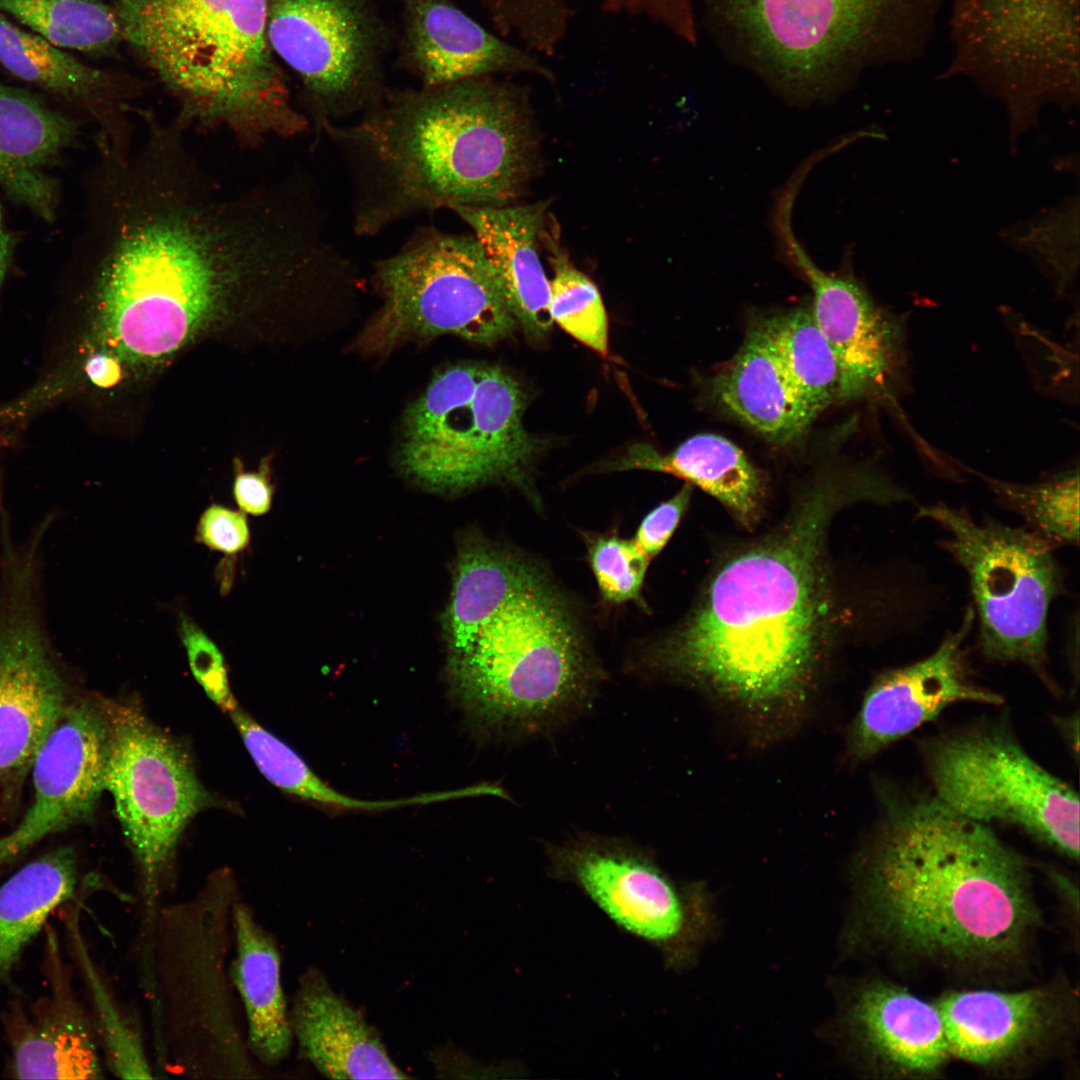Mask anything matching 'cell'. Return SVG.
<instances>
[{"mask_svg": "<svg viewBox=\"0 0 1080 1080\" xmlns=\"http://www.w3.org/2000/svg\"><path fill=\"white\" fill-rule=\"evenodd\" d=\"M884 800L853 863L848 944L903 982L1009 988L1039 980L1045 919L1025 858L934 795Z\"/></svg>", "mask_w": 1080, "mask_h": 1080, "instance_id": "1", "label": "cell"}, {"mask_svg": "<svg viewBox=\"0 0 1080 1080\" xmlns=\"http://www.w3.org/2000/svg\"><path fill=\"white\" fill-rule=\"evenodd\" d=\"M852 500L845 477L816 486L776 535L723 564L650 654L652 667L702 692L759 745L791 736L814 706L829 600L824 532Z\"/></svg>", "mask_w": 1080, "mask_h": 1080, "instance_id": "2", "label": "cell"}, {"mask_svg": "<svg viewBox=\"0 0 1080 1080\" xmlns=\"http://www.w3.org/2000/svg\"><path fill=\"white\" fill-rule=\"evenodd\" d=\"M321 135L348 174L362 237L443 208L509 205L532 163L525 97L495 76L388 89L359 121L327 124Z\"/></svg>", "mask_w": 1080, "mask_h": 1080, "instance_id": "3", "label": "cell"}, {"mask_svg": "<svg viewBox=\"0 0 1080 1080\" xmlns=\"http://www.w3.org/2000/svg\"><path fill=\"white\" fill-rule=\"evenodd\" d=\"M123 40L177 104L185 128L243 148L310 130L267 36L268 0H113Z\"/></svg>", "mask_w": 1080, "mask_h": 1080, "instance_id": "4", "label": "cell"}, {"mask_svg": "<svg viewBox=\"0 0 1080 1080\" xmlns=\"http://www.w3.org/2000/svg\"><path fill=\"white\" fill-rule=\"evenodd\" d=\"M229 872H216L186 900L158 910L147 991L155 1072L194 1079L259 1078L230 976L233 908Z\"/></svg>", "mask_w": 1080, "mask_h": 1080, "instance_id": "5", "label": "cell"}, {"mask_svg": "<svg viewBox=\"0 0 1080 1080\" xmlns=\"http://www.w3.org/2000/svg\"><path fill=\"white\" fill-rule=\"evenodd\" d=\"M457 702L481 728H540L586 703L598 670L568 602L542 573L449 658Z\"/></svg>", "mask_w": 1080, "mask_h": 1080, "instance_id": "6", "label": "cell"}, {"mask_svg": "<svg viewBox=\"0 0 1080 1080\" xmlns=\"http://www.w3.org/2000/svg\"><path fill=\"white\" fill-rule=\"evenodd\" d=\"M759 66L789 97H822L871 66L922 58L947 0H719Z\"/></svg>", "mask_w": 1080, "mask_h": 1080, "instance_id": "7", "label": "cell"}, {"mask_svg": "<svg viewBox=\"0 0 1080 1080\" xmlns=\"http://www.w3.org/2000/svg\"><path fill=\"white\" fill-rule=\"evenodd\" d=\"M523 411L519 383L502 368L449 365L407 407L397 465L432 491L457 493L494 482L529 494L543 441L525 429Z\"/></svg>", "mask_w": 1080, "mask_h": 1080, "instance_id": "8", "label": "cell"}, {"mask_svg": "<svg viewBox=\"0 0 1080 1080\" xmlns=\"http://www.w3.org/2000/svg\"><path fill=\"white\" fill-rule=\"evenodd\" d=\"M1079 0H955L953 56L942 77L966 76L1000 99L1015 132L1041 106L1079 96Z\"/></svg>", "mask_w": 1080, "mask_h": 1080, "instance_id": "9", "label": "cell"}, {"mask_svg": "<svg viewBox=\"0 0 1080 1080\" xmlns=\"http://www.w3.org/2000/svg\"><path fill=\"white\" fill-rule=\"evenodd\" d=\"M373 280L383 305L364 336L372 350L442 334L491 344L517 326L474 235L421 227L376 262Z\"/></svg>", "mask_w": 1080, "mask_h": 1080, "instance_id": "10", "label": "cell"}, {"mask_svg": "<svg viewBox=\"0 0 1080 1080\" xmlns=\"http://www.w3.org/2000/svg\"><path fill=\"white\" fill-rule=\"evenodd\" d=\"M107 722L104 790L135 858L142 908L140 940L152 937L164 878L189 821L212 803L176 740L133 702L102 698Z\"/></svg>", "mask_w": 1080, "mask_h": 1080, "instance_id": "11", "label": "cell"}, {"mask_svg": "<svg viewBox=\"0 0 1080 1080\" xmlns=\"http://www.w3.org/2000/svg\"><path fill=\"white\" fill-rule=\"evenodd\" d=\"M918 516L935 521L950 536L942 545L969 578L984 656L1026 665L1043 676L1048 612L1062 590L1053 547L1032 530L975 522L944 504L922 506Z\"/></svg>", "mask_w": 1080, "mask_h": 1080, "instance_id": "12", "label": "cell"}, {"mask_svg": "<svg viewBox=\"0 0 1080 1080\" xmlns=\"http://www.w3.org/2000/svg\"><path fill=\"white\" fill-rule=\"evenodd\" d=\"M267 36L296 74L301 111L317 136L384 100L394 32L377 0H268Z\"/></svg>", "mask_w": 1080, "mask_h": 1080, "instance_id": "13", "label": "cell"}, {"mask_svg": "<svg viewBox=\"0 0 1080 1080\" xmlns=\"http://www.w3.org/2000/svg\"><path fill=\"white\" fill-rule=\"evenodd\" d=\"M925 761L934 796L955 812L983 824H1013L1078 861V795L1006 728L975 727L937 738Z\"/></svg>", "mask_w": 1080, "mask_h": 1080, "instance_id": "14", "label": "cell"}, {"mask_svg": "<svg viewBox=\"0 0 1080 1080\" xmlns=\"http://www.w3.org/2000/svg\"><path fill=\"white\" fill-rule=\"evenodd\" d=\"M933 1001L952 1061L985 1076L1026 1079L1078 1057L1079 992L1064 971L1017 987H945Z\"/></svg>", "mask_w": 1080, "mask_h": 1080, "instance_id": "15", "label": "cell"}, {"mask_svg": "<svg viewBox=\"0 0 1080 1080\" xmlns=\"http://www.w3.org/2000/svg\"><path fill=\"white\" fill-rule=\"evenodd\" d=\"M34 555L0 579V784L13 794L67 704V686L40 615Z\"/></svg>", "mask_w": 1080, "mask_h": 1080, "instance_id": "16", "label": "cell"}, {"mask_svg": "<svg viewBox=\"0 0 1080 1080\" xmlns=\"http://www.w3.org/2000/svg\"><path fill=\"white\" fill-rule=\"evenodd\" d=\"M554 879L579 888L618 928L681 964L693 937L692 902L685 889L639 846L585 835L548 849Z\"/></svg>", "mask_w": 1080, "mask_h": 1080, "instance_id": "17", "label": "cell"}, {"mask_svg": "<svg viewBox=\"0 0 1080 1080\" xmlns=\"http://www.w3.org/2000/svg\"><path fill=\"white\" fill-rule=\"evenodd\" d=\"M794 200L791 194H778L772 229L779 255L812 290L813 318L840 368L839 401L880 392L902 368L901 322L874 302L851 270L827 272L813 262L792 229Z\"/></svg>", "mask_w": 1080, "mask_h": 1080, "instance_id": "18", "label": "cell"}, {"mask_svg": "<svg viewBox=\"0 0 1080 1080\" xmlns=\"http://www.w3.org/2000/svg\"><path fill=\"white\" fill-rule=\"evenodd\" d=\"M106 750L102 698L68 705L32 764L31 806L16 828L0 837V867L93 814L104 791Z\"/></svg>", "mask_w": 1080, "mask_h": 1080, "instance_id": "19", "label": "cell"}, {"mask_svg": "<svg viewBox=\"0 0 1080 1080\" xmlns=\"http://www.w3.org/2000/svg\"><path fill=\"white\" fill-rule=\"evenodd\" d=\"M43 935L48 993L30 1004L15 996L0 1010L9 1048L6 1077L101 1079V1047L92 1015L77 996L57 930L47 924Z\"/></svg>", "mask_w": 1080, "mask_h": 1080, "instance_id": "20", "label": "cell"}, {"mask_svg": "<svg viewBox=\"0 0 1080 1080\" xmlns=\"http://www.w3.org/2000/svg\"><path fill=\"white\" fill-rule=\"evenodd\" d=\"M974 618L970 607L961 626L931 655L884 671L874 679L848 729V762L857 764L872 758L952 704L1002 703L1000 695L976 685L969 675L964 642Z\"/></svg>", "mask_w": 1080, "mask_h": 1080, "instance_id": "21", "label": "cell"}, {"mask_svg": "<svg viewBox=\"0 0 1080 1080\" xmlns=\"http://www.w3.org/2000/svg\"><path fill=\"white\" fill-rule=\"evenodd\" d=\"M844 1028L855 1061L883 1080L943 1078L952 1062L941 1013L907 983L887 975L860 980L847 999Z\"/></svg>", "mask_w": 1080, "mask_h": 1080, "instance_id": "22", "label": "cell"}, {"mask_svg": "<svg viewBox=\"0 0 1080 1080\" xmlns=\"http://www.w3.org/2000/svg\"><path fill=\"white\" fill-rule=\"evenodd\" d=\"M401 32L396 64L422 87L527 73L553 79L535 54L487 30L454 0H395Z\"/></svg>", "mask_w": 1080, "mask_h": 1080, "instance_id": "23", "label": "cell"}, {"mask_svg": "<svg viewBox=\"0 0 1080 1080\" xmlns=\"http://www.w3.org/2000/svg\"><path fill=\"white\" fill-rule=\"evenodd\" d=\"M0 63L11 74L63 100L98 126L99 138L124 145L133 137L138 86L88 66L0 15Z\"/></svg>", "mask_w": 1080, "mask_h": 1080, "instance_id": "24", "label": "cell"}, {"mask_svg": "<svg viewBox=\"0 0 1080 1080\" xmlns=\"http://www.w3.org/2000/svg\"><path fill=\"white\" fill-rule=\"evenodd\" d=\"M290 1024L302 1055L327 1078H408L376 1031L316 968L300 978Z\"/></svg>", "mask_w": 1080, "mask_h": 1080, "instance_id": "25", "label": "cell"}, {"mask_svg": "<svg viewBox=\"0 0 1080 1080\" xmlns=\"http://www.w3.org/2000/svg\"><path fill=\"white\" fill-rule=\"evenodd\" d=\"M545 210L540 203L452 209L473 231L517 324L533 339L543 338L553 323L550 281L538 252Z\"/></svg>", "mask_w": 1080, "mask_h": 1080, "instance_id": "26", "label": "cell"}, {"mask_svg": "<svg viewBox=\"0 0 1080 1080\" xmlns=\"http://www.w3.org/2000/svg\"><path fill=\"white\" fill-rule=\"evenodd\" d=\"M78 123L30 92L0 83V189L45 221L58 205L47 172L74 141Z\"/></svg>", "mask_w": 1080, "mask_h": 1080, "instance_id": "27", "label": "cell"}, {"mask_svg": "<svg viewBox=\"0 0 1080 1080\" xmlns=\"http://www.w3.org/2000/svg\"><path fill=\"white\" fill-rule=\"evenodd\" d=\"M710 392L723 411L774 444L799 440L814 421L784 376L766 319L747 330L735 355L711 379Z\"/></svg>", "mask_w": 1080, "mask_h": 1080, "instance_id": "28", "label": "cell"}, {"mask_svg": "<svg viewBox=\"0 0 1080 1080\" xmlns=\"http://www.w3.org/2000/svg\"><path fill=\"white\" fill-rule=\"evenodd\" d=\"M234 956L230 976L244 1017L248 1049L258 1065L288 1056L293 1035L281 982V958L271 934L241 901L233 908Z\"/></svg>", "mask_w": 1080, "mask_h": 1080, "instance_id": "29", "label": "cell"}, {"mask_svg": "<svg viewBox=\"0 0 1080 1080\" xmlns=\"http://www.w3.org/2000/svg\"><path fill=\"white\" fill-rule=\"evenodd\" d=\"M605 466L609 471L648 470L686 480L716 498L745 524L754 519L762 495L760 473L744 452L712 433L694 435L665 454L649 444L637 443Z\"/></svg>", "mask_w": 1080, "mask_h": 1080, "instance_id": "30", "label": "cell"}, {"mask_svg": "<svg viewBox=\"0 0 1080 1080\" xmlns=\"http://www.w3.org/2000/svg\"><path fill=\"white\" fill-rule=\"evenodd\" d=\"M542 573L534 562L488 540L464 542L445 616L449 658L465 654L480 630Z\"/></svg>", "mask_w": 1080, "mask_h": 1080, "instance_id": "31", "label": "cell"}, {"mask_svg": "<svg viewBox=\"0 0 1080 1080\" xmlns=\"http://www.w3.org/2000/svg\"><path fill=\"white\" fill-rule=\"evenodd\" d=\"M78 884L76 855L54 849L21 867L0 885V988L50 915L71 901Z\"/></svg>", "mask_w": 1080, "mask_h": 1080, "instance_id": "32", "label": "cell"}, {"mask_svg": "<svg viewBox=\"0 0 1080 1080\" xmlns=\"http://www.w3.org/2000/svg\"><path fill=\"white\" fill-rule=\"evenodd\" d=\"M766 319L778 363L793 392L815 418L839 401L841 373L836 356L810 306Z\"/></svg>", "mask_w": 1080, "mask_h": 1080, "instance_id": "33", "label": "cell"}, {"mask_svg": "<svg viewBox=\"0 0 1080 1080\" xmlns=\"http://www.w3.org/2000/svg\"><path fill=\"white\" fill-rule=\"evenodd\" d=\"M60 910L67 950L87 989L107 1067L121 1079L153 1078L154 1068L140 1032L123 1014L91 958L82 935L78 907L69 901Z\"/></svg>", "mask_w": 1080, "mask_h": 1080, "instance_id": "34", "label": "cell"}, {"mask_svg": "<svg viewBox=\"0 0 1080 1080\" xmlns=\"http://www.w3.org/2000/svg\"><path fill=\"white\" fill-rule=\"evenodd\" d=\"M230 715L258 769L272 784L287 793L325 808L342 811H384L427 803L425 794L373 801L340 793L323 782L294 750L241 709L237 707Z\"/></svg>", "mask_w": 1080, "mask_h": 1080, "instance_id": "35", "label": "cell"}, {"mask_svg": "<svg viewBox=\"0 0 1080 1080\" xmlns=\"http://www.w3.org/2000/svg\"><path fill=\"white\" fill-rule=\"evenodd\" d=\"M0 10L62 49L106 56L124 41L115 8L104 0H0Z\"/></svg>", "mask_w": 1080, "mask_h": 1080, "instance_id": "36", "label": "cell"}, {"mask_svg": "<svg viewBox=\"0 0 1080 1080\" xmlns=\"http://www.w3.org/2000/svg\"><path fill=\"white\" fill-rule=\"evenodd\" d=\"M1002 502L1018 512L1034 533L1057 545L1079 543L1078 468L1034 484H1019L981 475Z\"/></svg>", "mask_w": 1080, "mask_h": 1080, "instance_id": "37", "label": "cell"}, {"mask_svg": "<svg viewBox=\"0 0 1080 1080\" xmlns=\"http://www.w3.org/2000/svg\"><path fill=\"white\" fill-rule=\"evenodd\" d=\"M550 314L563 330L598 354H608V318L597 286L560 252L552 260Z\"/></svg>", "mask_w": 1080, "mask_h": 1080, "instance_id": "38", "label": "cell"}, {"mask_svg": "<svg viewBox=\"0 0 1080 1080\" xmlns=\"http://www.w3.org/2000/svg\"><path fill=\"white\" fill-rule=\"evenodd\" d=\"M587 558L602 599L610 604L641 601L650 560L632 539L586 535Z\"/></svg>", "mask_w": 1080, "mask_h": 1080, "instance_id": "39", "label": "cell"}, {"mask_svg": "<svg viewBox=\"0 0 1080 1080\" xmlns=\"http://www.w3.org/2000/svg\"><path fill=\"white\" fill-rule=\"evenodd\" d=\"M179 634L195 679L208 697L226 712L237 708L231 693L224 658L217 645L186 614L179 615Z\"/></svg>", "mask_w": 1080, "mask_h": 1080, "instance_id": "40", "label": "cell"}, {"mask_svg": "<svg viewBox=\"0 0 1080 1080\" xmlns=\"http://www.w3.org/2000/svg\"><path fill=\"white\" fill-rule=\"evenodd\" d=\"M606 13L646 17L676 36L695 40V27L688 0H601Z\"/></svg>", "mask_w": 1080, "mask_h": 1080, "instance_id": "41", "label": "cell"}, {"mask_svg": "<svg viewBox=\"0 0 1080 1080\" xmlns=\"http://www.w3.org/2000/svg\"><path fill=\"white\" fill-rule=\"evenodd\" d=\"M691 485L686 483L670 499L653 508L642 519L632 539L651 561L668 543L677 529L691 498Z\"/></svg>", "mask_w": 1080, "mask_h": 1080, "instance_id": "42", "label": "cell"}, {"mask_svg": "<svg viewBox=\"0 0 1080 1080\" xmlns=\"http://www.w3.org/2000/svg\"><path fill=\"white\" fill-rule=\"evenodd\" d=\"M196 538L214 551L226 554L241 552L250 540L247 518L242 511L211 505L199 519Z\"/></svg>", "mask_w": 1080, "mask_h": 1080, "instance_id": "43", "label": "cell"}, {"mask_svg": "<svg viewBox=\"0 0 1080 1080\" xmlns=\"http://www.w3.org/2000/svg\"><path fill=\"white\" fill-rule=\"evenodd\" d=\"M237 471L233 493L240 510L254 516L263 515L271 507L273 488L269 469L263 464L258 472Z\"/></svg>", "mask_w": 1080, "mask_h": 1080, "instance_id": "44", "label": "cell"}, {"mask_svg": "<svg viewBox=\"0 0 1080 1080\" xmlns=\"http://www.w3.org/2000/svg\"><path fill=\"white\" fill-rule=\"evenodd\" d=\"M1047 875L1059 904L1064 928L1069 934L1071 943L1077 950L1079 942L1078 885L1074 884L1070 877L1059 871L1049 870Z\"/></svg>", "mask_w": 1080, "mask_h": 1080, "instance_id": "45", "label": "cell"}, {"mask_svg": "<svg viewBox=\"0 0 1080 1080\" xmlns=\"http://www.w3.org/2000/svg\"><path fill=\"white\" fill-rule=\"evenodd\" d=\"M85 372L95 385L103 388L117 384L121 378V367L118 360L103 352L94 353L88 358L85 364Z\"/></svg>", "mask_w": 1080, "mask_h": 1080, "instance_id": "46", "label": "cell"}, {"mask_svg": "<svg viewBox=\"0 0 1080 1080\" xmlns=\"http://www.w3.org/2000/svg\"><path fill=\"white\" fill-rule=\"evenodd\" d=\"M14 249V239L6 229L0 204V291L3 285Z\"/></svg>", "mask_w": 1080, "mask_h": 1080, "instance_id": "47", "label": "cell"}]
</instances>
